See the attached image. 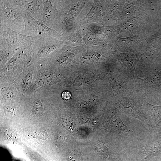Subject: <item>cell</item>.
Returning <instances> with one entry per match:
<instances>
[{"instance_id":"obj_9","label":"cell","mask_w":161,"mask_h":161,"mask_svg":"<svg viewBox=\"0 0 161 161\" xmlns=\"http://www.w3.org/2000/svg\"><path fill=\"white\" fill-rule=\"evenodd\" d=\"M13 3L20 6L30 12L32 16L41 21V15L43 8L42 0H12Z\"/></svg>"},{"instance_id":"obj_2","label":"cell","mask_w":161,"mask_h":161,"mask_svg":"<svg viewBox=\"0 0 161 161\" xmlns=\"http://www.w3.org/2000/svg\"><path fill=\"white\" fill-rule=\"evenodd\" d=\"M0 24L24 34L25 24L20 6L15 4L12 0H0Z\"/></svg>"},{"instance_id":"obj_12","label":"cell","mask_w":161,"mask_h":161,"mask_svg":"<svg viewBox=\"0 0 161 161\" xmlns=\"http://www.w3.org/2000/svg\"><path fill=\"white\" fill-rule=\"evenodd\" d=\"M146 106L156 126L161 129V105H154L146 102Z\"/></svg>"},{"instance_id":"obj_8","label":"cell","mask_w":161,"mask_h":161,"mask_svg":"<svg viewBox=\"0 0 161 161\" xmlns=\"http://www.w3.org/2000/svg\"><path fill=\"white\" fill-rule=\"evenodd\" d=\"M57 0H42L41 21L51 28H52L57 15Z\"/></svg>"},{"instance_id":"obj_7","label":"cell","mask_w":161,"mask_h":161,"mask_svg":"<svg viewBox=\"0 0 161 161\" xmlns=\"http://www.w3.org/2000/svg\"><path fill=\"white\" fill-rule=\"evenodd\" d=\"M87 47L84 44L76 47L64 44L61 48L52 52L56 56L55 61L61 65L68 64L75 55L85 51Z\"/></svg>"},{"instance_id":"obj_16","label":"cell","mask_w":161,"mask_h":161,"mask_svg":"<svg viewBox=\"0 0 161 161\" xmlns=\"http://www.w3.org/2000/svg\"><path fill=\"white\" fill-rule=\"evenodd\" d=\"M62 96L64 99L68 100L70 98L71 96V94L69 92L65 91L62 93Z\"/></svg>"},{"instance_id":"obj_1","label":"cell","mask_w":161,"mask_h":161,"mask_svg":"<svg viewBox=\"0 0 161 161\" xmlns=\"http://www.w3.org/2000/svg\"><path fill=\"white\" fill-rule=\"evenodd\" d=\"M91 0H57V16L52 29L61 34L75 26L76 18Z\"/></svg>"},{"instance_id":"obj_4","label":"cell","mask_w":161,"mask_h":161,"mask_svg":"<svg viewBox=\"0 0 161 161\" xmlns=\"http://www.w3.org/2000/svg\"><path fill=\"white\" fill-rule=\"evenodd\" d=\"M37 36L32 37L15 31L0 24V49H18L22 45L32 43Z\"/></svg>"},{"instance_id":"obj_5","label":"cell","mask_w":161,"mask_h":161,"mask_svg":"<svg viewBox=\"0 0 161 161\" xmlns=\"http://www.w3.org/2000/svg\"><path fill=\"white\" fill-rule=\"evenodd\" d=\"M63 41L54 37L46 35L37 36L31 44L32 52L36 58L47 57L55 50L61 48Z\"/></svg>"},{"instance_id":"obj_3","label":"cell","mask_w":161,"mask_h":161,"mask_svg":"<svg viewBox=\"0 0 161 161\" xmlns=\"http://www.w3.org/2000/svg\"><path fill=\"white\" fill-rule=\"evenodd\" d=\"M20 11L24 22V34L32 37L49 35L62 41V35L58 32L49 27L43 21L35 19L27 10L20 6Z\"/></svg>"},{"instance_id":"obj_13","label":"cell","mask_w":161,"mask_h":161,"mask_svg":"<svg viewBox=\"0 0 161 161\" xmlns=\"http://www.w3.org/2000/svg\"><path fill=\"white\" fill-rule=\"evenodd\" d=\"M141 153L146 157L155 156L161 150V145L157 143H152L142 146L140 149Z\"/></svg>"},{"instance_id":"obj_6","label":"cell","mask_w":161,"mask_h":161,"mask_svg":"<svg viewBox=\"0 0 161 161\" xmlns=\"http://www.w3.org/2000/svg\"><path fill=\"white\" fill-rule=\"evenodd\" d=\"M104 8L101 0H93L92 6L87 14L78 21L75 26L81 27L92 23L100 25H104L106 22Z\"/></svg>"},{"instance_id":"obj_11","label":"cell","mask_w":161,"mask_h":161,"mask_svg":"<svg viewBox=\"0 0 161 161\" xmlns=\"http://www.w3.org/2000/svg\"><path fill=\"white\" fill-rule=\"evenodd\" d=\"M83 36V44L88 46H98L104 47L106 43L98 37L84 26H81Z\"/></svg>"},{"instance_id":"obj_15","label":"cell","mask_w":161,"mask_h":161,"mask_svg":"<svg viewBox=\"0 0 161 161\" xmlns=\"http://www.w3.org/2000/svg\"><path fill=\"white\" fill-rule=\"evenodd\" d=\"M32 79V75L30 73H29L26 76L24 79V83L26 86H28L30 84Z\"/></svg>"},{"instance_id":"obj_17","label":"cell","mask_w":161,"mask_h":161,"mask_svg":"<svg viewBox=\"0 0 161 161\" xmlns=\"http://www.w3.org/2000/svg\"><path fill=\"white\" fill-rule=\"evenodd\" d=\"M6 111L8 113L13 115L15 112V109L13 107L8 106L7 108Z\"/></svg>"},{"instance_id":"obj_14","label":"cell","mask_w":161,"mask_h":161,"mask_svg":"<svg viewBox=\"0 0 161 161\" xmlns=\"http://www.w3.org/2000/svg\"><path fill=\"white\" fill-rule=\"evenodd\" d=\"M18 48H6L0 49L1 64H4L8 59L16 53Z\"/></svg>"},{"instance_id":"obj_10","label":"cell","mask_w":161,"mask_h":161,"mask_svg":"<svg viewBox=\"0 0 161 161\" xmlns=\"http://www.w3.org/2000/svg\"><path fill=\"white\" fill-rule=\"evenodd\" d=\"M62 41L65 44L76 47L83 44V36L81 27L75 26L69 31L62 34Z\"/></svg>"}]
</instances>
